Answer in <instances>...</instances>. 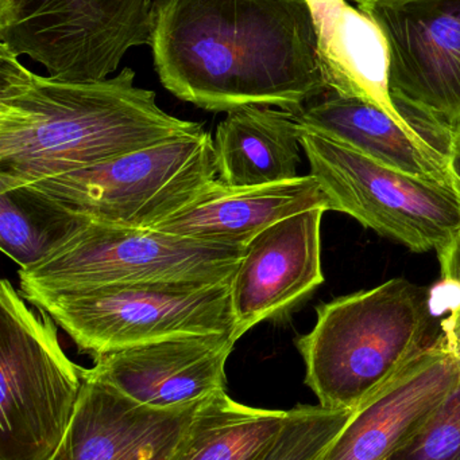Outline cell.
Masks as SVG:
<instances>
[{
	"label": "cell",
	"instance_id": "1",
	"mask_svg": "<svg viewBox=\"0 0 460 460\" xmlns=\"http://www.w3.org/2000/svg\"><path fill=\"white\" fill-rule=\"evenodd\" d=\"M150 46L162 85L211 112L299 115L329 91L308 0H154Z\"/></svg>",
	"mask_w": 460,
	"mask_h": 460
},
{
	"label": "cell",
	"instance_id": "2",
	"mask_svg": "<svg viewBox=\"0 0 460 460\" xmlns=\"http://www.w3.org/2000/svg\"><path fill=\"white\" fill-rule=\"evenodd\" d=\"M203 131L161 110L130 67L104 80H59L0 43V191Z\"/></svg>",
	"mask_w": 460,
	"mask_h": 460
},
{
	"label": "cell",
	"instance_id": "3",
	"mask_svg": "<svg viewBox=\"0 0 460 460\" xmlns=\"http://www.w3.org/2000/svg\"><path fill=\"white\" fill-rule=\"evenodd\" d=\"M434 294L404 278L316 308L296 346L319 405L356 411L442 337H432Z\"/></svg>",
	"mask_w": 460,
	"mask_h": 460
},
{
	"label": "cell",
	"instance_id": "4",
	"mask_svg": "<svg viewBox=\"0 0 460 460\" xmlns=\"http://www.w3.org/2000/svg\"><path fill=\"white\" fill-rule=\"evenodd\" d=\"M232 281L113 284L21 294L46 311L80 353L96 358L159 341L234 334Z\"/></svg>",
	"mask_w": 460,
	"mask_h": 460
},
{
	"label": "cell",
	"instance_id": "5",
	"mask_svg": "<svg viewBox=\"0 0 460 460\" xmlns=\"http://www.w3.org/2000/svg\"><path fill=\"white\" fill-rule=\"evenodd\" d=\"M0 283V460H51L80 400L84 367L59 342L57 323Z\"/></svg>",
	"mask_w": 460,
	"mask_h": 460
},
{
	"label": "cell",
	"instance_id": "6",
	"mask_svg": "<svg viewBox=\"0 0 460 460\" xmlns=\"http://www.w3.org/2000/svg\"><path fill=\"white\" fill-rule=\"evenodd\" d=\"M299 127L311 175L329 210L351 216L413 252L435 251L440 256L456 240L460 204L450 183L401 172Z\"/></svg>",
	"mask_w": 460,
	"mask_h": 460
},
{
	"label": "cell",
	"instance_id": "7",
	"mask_svg": "<svg viewBox=\"0 0 460 460\" xmlns=\"http://www.w3.org/2000/svg\"><path fill=\"white\" fill-rule=\"evenodd\" d=\"M216 178L213 139L203 131L30 186L91 223L151 229Z\"/></svg>",
	"mask_w": 460,
	"mask_h": 460
},
{
	"label": "cell",
	"instance_id": "8",
	"mask_svg": "<svg viewBox=\"0 0 460 460\" xmlns=\"http://www.w3.org/2000/svg\"><path fill=\"white\" fill-rule=\"evenodd\" d=\"M246 246L202 243L156 229L89 223L61 249L19 270L21 292L138 283L234 280Z\"/></svg>",
	"mask_w": 460,
	"mask_h": 460
},
{
	"label": "cell",
	"instance_id": "9",
	"mask_svg": "<svg viewBox=\"0 0 460 460\" xmlns=\"http://www.w3.org/2000/svg\"><path fill=\"white\" fill-rule=\"evenodd\" d=\"M153 0H0V40L65 81H99L150 45Z\"/></svg>",
	"mask_w": 460,
	"mask_h": 460
},
{
	"label": "cell",
	"instance_id": "10",
	"mask_svg": "<svg viewBox=\"0 0 460 460\" xmlns=\"http://www.w3.org/2000/svg\"><path fill=\"white\" fill-rule=\"evenodd\" d=\"M388 48V81L400 112L460 129V0H383L356 5Z\"/></svg>",
	"mask_w": 460,
	"mask_h": 460
},
{
	"label": "cell",
	"instance_id": "11",
	"mask_svg": "<svg viewBox=\"0 0 460 460\" xmlns=\"http://www.w3.org/2000/svg\"><path fill=\"white\" fill-rule=\"evenodd\" d=\"M324 208L278 221L246 246L231 287L235 340L257 324L284 318L320 284Z\"/></svg>",
	"mask_w": 460,
	"mask_h": 460
},
{
	"label": "cell",
	"instance_id": "12",
	"mask_svg": "<svg viewBox=\"0 0 460 460\" xmlns=\"http://www.w3.org/2000/svg\"><path fill=\"white\" fill-rule=\"evenodd\" d=\"M460 383V354L443 337L370 397L319 460H386L408 442Z\"/></svg>",
	"mask_w": 460,
	"mask_h": 460
},
{
	"label": "cell",
	"instance_id": "13",
	"mask_svg": "<svg viewBox=\"0 0 460 460\" xmlns=\"http://www.w3.org/2000/svg\"><path fill=\"white\" fill-rule=\"evenodd\" d=\"M232 332L177 338L94 358L89 375L146 407L175 410L226 391Z\"/></svg>",
	"mask_w": 460,
	"mask_h": 460
},
{
	"label": "cell",
	"instance_id": "14",
	"mask_svg": "<svg viewBox=\"0 0 460 460\" xmlns=\"http://www.w3.org/2000/svg\"><path fill=\"white\" fill-rule=\"evenodd\" d=\"M200 404L146 407L84 369L77 408L51 460H169Z\"/></svg>",
	"mask_w": 460,
	"mask_h": 460
},
{
	"label": "cell",
	"instance_id": "15",
	"mask_svg": "<svg viewBox=\"0 0 460 460\" xmlns=\"http://www.w3.org/2000/svg\"><path fill=\"white\" fill-rule=\"evenodd\" d=\"M296 116L300 126L343 143L394 169L448 182L451 132L416 116L402 121L373 102L329 91Z\"/></svg>",
	"mask_w": 460,
	"mask_h": 460
},
{
	"label": "cell",
	"instance_id": "16",
	"mask_svg": "<svg viewBox=\"0 0 460 460\" xmlns=\"http://www.w3.org/2000/svg\"><path fill=\"white\" fill-rule=\"evenodd\" d=\"M329 202L312 175L259 186H230L216 178L191 204L151 229L221 245L248 246L284 218Z\"/></svg>",
	"mask_w": 460,
	"mask_h": 460
},
{
	"label": "cell",
	"instance_id": "17",
	"mask_svg": "<svg viewBox=\"0 0 460 460\" xmlns=\"http://www.w3.org/2000/svg\"><path fill=\"white\" fill-rule=\"evenodd\" d=\"M320 38L329 91L356 96L405 118L392 99L388 48L380 27L347 0H308Z\"/></svg>",
	"mask_w": 460,
	"mask_h": 460
},
{
	"label": "cell",
	"instance_id": "18",
	"mask_svg": "<svg viewBox=\"0 0 460 460\" xmlns=\"http://www.w3.org/2000/svg\"><path fill=\"white\" fill-rule=\"evenodd\" d=\"M296 116L269 107L227 113L213 139L218 180L230 186H259L293 180L300 164Z\"/></svg>",
	"mask_w": 460,
	"mask_h": 460
},
{
	"label": "cell",
	"instance_id": "19",
	"mask_svg": "<svg viewBox=\"0 0 460 460\" xmlns=\"http://www.w3.org/2000/svg\"><path fill=\"white\" fill-rule=\"evenodd\" d=\"M286 416L288 411L248 407L218 392L199 405L169 460H258Z\"/></svg>",
	"mask_w": 460,
	"mask_h": 460
},
{
	"label": "cell",
	"instance_id": "20",
	"mask_svg": "<svg viewBox=\"0 0 460 460\" xmlns=\"http://www.w3.org/2000/svg\"><path fill=\"white\" fill-rule=\"evenodd\" d=\"M89 223L32 186L0 191V249L19 270L40 264Z\"/></svg>",
	"mask_w": 460,
	"mask_h": 460
},
{
	"label": "cell",
	"instance_id": "21",
	"mask_svg": "<svg viewBox=\"0 0 460 460\" xmlns=\"http://www.w3.org/2000/svg\"><path fill=\"white\" fill-rule=\"evenodd\" d=\"M353 413L321 405H299L288 411L280 434L258 460H319Z\"/></svg>",
	"mask_w": 460,
	"mask_h": 460
},
{
	"label": "cell",
	"instance_id": "22",
	"mask_svg": "<svg viewBox=\"0 0 460 460\" xmlns=\"http://www.w3.org/2000/svg\"><path fill=\"white\" fill-rule=\"evenodd\" d=\"M386 460H460V383L427 423Z\"/></svg>",
	"mask_w": 460,
	"mask_h": 460
},
{
	"label": "cell",
	"instance_id": "23",
	"mask_svg": "<svg viewBox=\"0 0 460 460\" xmlns=\"http://www.w3.org/2000/svg\"><path fill=\"white\" fill-rule=\"evenodd\" d=\"M442 265V294L448 295V315L442 322L446 345L460 354V233L450 248L439 256Z\"/></svg>",
	"mask_w": 460,
	"mask_h": 460
},
{
	"label": "cell",
	"instance_id": "24",
	"mask_svg": "<svg viewBox=\"0 0 460 460\" xmlns=\"http://www.w3.org/2000/svg\"><path fill=\"white\" fill-rule=\"evenodd\" d=\"M447 174L448 182L454 193L458 197L460 204V129L451 132L447 146Z\"/></svg>",
	"mask_w": 460,
	"mask_h": 460
},
{
	"label": "cell",
	"instance_id": "25",
	"mask_svg": "<svg viewBox=\"0 0 460 460\" xmlns=\"http://www.w3.org/2000/svg\"><path fill=\"white\" fill-rule=\"evenodd\" d=\"M347 2L356 3V5L367 4V3L383 2V0H347Z\"/></svg>",
	"mask_w": 460,
	"mask_h": 460
}]
</instances>
